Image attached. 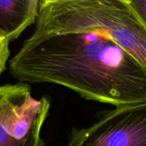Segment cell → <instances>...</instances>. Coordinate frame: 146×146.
Listing matches in <instances>:
<instances>
[{
	"instance_id": "obj_4",
	"label": "cell",
	"mask_w": 146,
	"mask_h": 146,
	"mask_svg": "<svg viewBox=\"0 0 146 146\" xmlns=\"http://www.w3.org/2000/svg\"><path fill=\"white\" fill-rule=\"evenodd\" d=\"M86 128L72 127L66 146H146V102L97 113Z\"/></svg>"
},
{
	"instance_id": "obj_8",
	"label": "cell",
	"mask_w": 146,
	"mask_h": 146,
	"mask_svg": "<svg viewBox=\"0 0 146 146\" xmlns=\"http://www.w3.org/2000/svg\"><path fill=\"white\" fill-rule=\"evenodd\" d=\"M1 35H5V34H4V33H3L2 31H1V30H0V36H1Z\"/></svg>"
},
{
	"instance_id": "obj_2",
	"label": "cell",
	"mask_w": 146,
	"mask_h": 146,
	"mask_svg": "<svg viewBox=\"0 0 146 146\" xmlns=\"http://www.w3.org/2000/svg\"><path fill=\"white\" fill-rule=\"evenodd\" d=\"M101 29L146 69V27L127 0H40L34 34Z\"/></svg>"
},
{
	"instance_id": "obj_3",
	"label": "cell",
	"mask_w": 146,
	"mask_h": 146,
	"mask_svg": "<svg viewBox=\"0 0 146 146\" xmlns=\"http://www.w3.org/2000/svg\"><path fill=\"white\" fill-rule=\"evenodd\" d=\"M51 101L36 99L28 84L0 86V146H44L43 126Z\"/></svg>"
},
{
	"instance_id": "obj_1",
	"label": "cell",
	"mask_w": 146,
	"mask_h": 146,
	"mask_svg": "<svg viewBox=\"0 0 146 146\" xmlns=\"http://www.w3.org/2000/svg\"><path fill=\"white\" fill-rule=\"evenodd\" d=\"M9 68L19 82L56 84L88 101L115 107L146 102V69L101 29L32 33Z\"/></svg>"
},
{
	"instance_id": "obj_5",
	"label": "cell",
	"mask_w": 146,
	"mask_h": 146,
	"mask_svg": "<svg viewBox=\"0 0 146 146\" xmlns=\"http://www.w3.org/2000/svg\"><path fill=\"white\" fill-rule=\"evenodd\" d=\"M39 7L40 0H0V30L10 42L36 24Z\"/></svg>"
},
{
	"instance_id": "obj_6",
	"label": "cell",
	"mask_w": 146,
	"mask_h": 146,
	"mask_svg": "<svg viewBox=\"0 0 146 146\" xmlns=\"http://www.w3.org/2000/svg\"><path fill=\"white\" fill-rule=\"evenodd\" d=\"M10 41L5 35L0 36V76L7 69V64L10 56Z\"/></svg>"
},
{
	"instance_id": "obj_7",
	"label": "cell",
	"mask_w": 146,
	"mask_h": 146,
	"mask_svg": "<svg viewBox=\"0 0 146 146\" xmlns=\"http://www.w3.org/2000/svg\"><path fill=\"white\" fill-rule=\"evenodd\" d=\"M127 1L146 27V0H127Z\"/></svg>"
}]
</instances>
